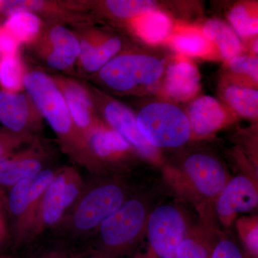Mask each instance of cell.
<instances>
[{"mask_svg": "<svg viewBox=\"0 0 258 258\" xmlns=\"http://www.w3.org/2000/svg\"><path fill=\"white\" fill-rule=\"evenodd\" d=\"M0 258H18L15 254L0 252Z\"/></svg>", "mask_w": 258, "mask_h": 258, "instance_id": "37", "label": "cell"}, {"mask_svg": "<svg viewBox=\"0 0 258 258\" xmlns=\"http://www.w3.org/2000/svg\"><path fill=\"white\" fill-rule=\"evenodd\" d=\"M258 205L257 185L250 177L230 178L215 200V211L222 225L230 227L239 214L252 211Z\"/></svg>", "mask_w": 258, "mask_h": 258, "instance_id": "9", "label": "cell"}, {"mask_svg": "<svg viewBox=\"0 0 258 258\" xmlns=\"http://www.w3.org/2000/svg\"><path fill=\"white\" fill-rule=\"evenodd\" d=\"M43 6L42 2L38 1H0V12L10 16L15 13L41 9Z\"/></svg>", "mask_w": 258, "mask_h": 258, "instance_id": "32", "label": "cell"}, {"mask_svg": "<svg viewBox=\"0 0 258 258\" xmlns=\"http://www.w3.org/2000/svg\"><path fill=\"white\" fill-rule=\"evenodd\" d=\"M121 47V42L117 37L108 39L101 43L83 40L81 43L80 58L84 69L89 72L101 71Z\"/></svg>", "mask_w": 258, "mask_h": 258, "instance_id": "20", "label": "cell"}, {"mask_svg": "<svg viewBox=\"0 0 258 258\" xmlns=\"http://www.w3.org/2000/svg\"><path fill=\"white\" fill-rule=\"evenodd\" d=\"M210 258H247L237 243L224 237L214 243Z\"/></svg>", "mask_w": 258, "mask_h": 258, "instance_id": "29", "label": "cell"}, {"mask_svg": "<svg viewBox=\"0 0 258 258\" xmlns=\"http://www.w3.org/2000/svg\"><path fill=\"white\" fill-rule=\"evenodd\" d=\"M50 40L52 50L47 56L49 66L58 70L72 66L81 53L77 38L67 29L57 26L51 30Z\"/></svg>", "mask_w": 258, "mask_h": 258, "instance_id": "14", "label": "cell"}, {"mask_svg": "<svg viewBox=\"0 0 258 258\" xmlns=\"http://www.w3.org/2000/svg\"><path fill=\"white\" fill-rule=\"evenodd\" d=\"M32 258H71V251L63 247H54L40 252Z\"/></svg>", "mask_w": 258, "mask_h": 258, "instance_id": "35", "label": "cell"}, {"mask_svg": "<svg viewBox=\"0 0 258 258\" xmlns=\"http://www.w3.org/2000/svg\"><path fill=\"white\" fill-rule=\"evenodd\" d=\"M225 98L230 106L242 116L252 118L257 116V90L233 85L226 88Z\"/></svg>", "mask_w": 258, "mask_h": 258, "instance_id": "23", "label": "cell"}, {"mask_svg": "<svg viewBox=\"0 0 258 258\" xmlns=\"http://www.w3.org/2000/svg\"><path fill=\"white\" fill-rule=\"evenodd\" d=\"M71 258H111L93 249L79 252H71Z\"/></svg>", "mask_w": 258, "mask_h": 258, "instance_id": "36", "label": "cell"}, {"mask_svg": "<svg viewBox=\"0 0 258 258\" xmlns=\"http://www.w3.org/2000/svg\"><path fill=\"white\" fill-rule=\"evenodd\" d=\"M28 140V137H24L23 134L0 130V159L9 157L24 142Z\"/></svg>", "mask_w": 258, "mask_h": 258, "instance_id": "31", "label": "cell"}, {"mask_svg": "<svg viewBox=\"0 0 258 258\" xmlns=\"http://www.w3.org/2000/svg\"><path fill=\"white\" fill-rule=\"evenodd\" d=\"M149 215L143 200L127 199L88 236L93 238L91 249L111 258L127 253L145 232Z\"/></svg>", "mask_w": 258, "mask_h": 258, "instance_id": "2", "label": "cell"}, {"mask_svg": "<svg viewBox=\"0 0 258 258\" xmlns=\"http://www.w3.org/2000/svg\"><path fill=\"white\" fill-rule=\"evenodd\" d=\"M203 32L212 44H216L227 60H231L242 51V44L237 34L221 20H209L204 26Z\"/></svg>", "mask_w": 258, "mask_h": 258, "instance_id": "21", "label": "cell"}, {"mask_svg": "<svg viewBox=\"0 0 258 258\" xmlns=\"http://www.w3.org/2000/svg\"><path fill=\"white\" fill-rule=\"evenodd\" d=\"M183 171L191 188L207 199L216 200L230 179L221 163L206 154L198 153L186 158Z\"/></svg>", "mask_w": 258, "mask_h": 258, "instance_id": "8", "label": "cell"}, {"mask_svg": "<svg viewBox=\"0 0 258 258\" xmlns=\"http://www.w3.org/2000/svg\"><path fill=\"white\" fill-rule=\"evenodd\" d=\"M83 186L82 176L74 167H64L55 171L42 195L27 243L60 224L81 195Z\"/></svg>", "mask_w": 258, "mask_h": 258, "instance_id": "3", "label": "cell"}, {"mask_svg": "<svg viewBox=\"0 0 258 258\" xmlns=\"http://www.w3.org/2000/svg\"><path fill=\"white\" fill-rule=\"evenodd\" d=\"M190 228L184 214L172 205H163L149 212L145 232L149 240L147 255L138 258H174L176 249Z\"/></svg>", "mask_w": 258, "mask_h": 258, "instance_id": "6", "label": "cell"}, {"mask_svg": "<svg viewBox=\"0 0 258 258\" xmlns=\"http://www.w3.org/2000/svg\"><path fill=\"white\" fill-rule=\"evenodd\" d=\"M164 73V66L152 56L127 55L110 60L100 71L103 82L118 91H128L139 86H152Z\"/></svg>", "mask_w": 258, "mask_h": 258, "instance_id": "7", "label": "cell"}, {"mask_svg": "<svg viewBox=\"0 0 258 258\" xmlns=\"http://www.w3.org/2000/svg\"><path fill=\"white\" fill-rule=\"evenodd\" d=\"M136 34L149 44H159L169 38L171 21L167 15L154 10L133 18L132 21Z\"/></svg>", "mask_w": 258, "mask_h": 258, "instance_id": "17", "label": "cell"}, {"mask_svg": "<svg viewBox=\"0 0 258 258\" xmlns=\"http://www.w3.org/2000/svg\"><path fill=\"white\" fill-rule=\"evenodd\" d=\"M26 97L20 93L0 91V122L8 130L23 134L30 123Z\"/></svg>", "mask_w": 258, "mask_h": 258, "instance_id": "16", "label": "cell"}, {"mask_svg": "<svg viewBox=\"0 0 258 258\" xmlns=\"http://www.w3.org/2000/svg\"><path fill=\"white\" fill-rule=\"evenodd\" d=\"M43 164V156L34 149L15 152L0 159V191L45 170Z\"/></svg>", "mask_w": 258, "mask_h": 258, "instance_id": "11", "label": "cell"}, {"mask_svg": "<svg viewBox=\"0 0 258 258\" xmlns=\"http://www.w3.org/2000/svg\"><path fill=\"white\" fill-rule=\"evenodd\" d=\"M169 45L181 55L205 57L211 55L214 45L199 29L180 27L168 38Z\"/></svg>", "mask_w": 258, "mask_h": 258, "instance_id": "19", "label": "cell"}, {"mask_svg": "<svg viewBox=\"0 0 258 258\" xmlns=\"http://www.w3.org/2000/svg\"><path fill=\"white\" fill-rule=\"evenodd\" d=\"M60 91L63 95L74 125L86 138L87 134L93 128L91 103L88 95L79 85L72 82L62 83Z\"/></svg>", "mask_w": 258, "mask_h": 258, "instance_id": "15", "label": "cell"}, {"mask_svg": "<svg viewBox=\"0 0 258 258\" xmlns=\"http://www.w3.org/2000/svg\"><path fill=\"white\" fill-rule=\"evenodd\" d=\"M86 139L92 155L101 159L118 157L130 147V144L113 128L93 127Z\"/></svg>", "mask_w": 258, "mask_h": 258, "instance_id": "18", "label": "cell"}, {"mask_svg": "<svg viewBox=\"0 0 258 258\" xmlns=\"http://www.w3.org/2000/svg\"><path fill=\"white\" fill-rule=\"evenodd\" d=\"M4 25L21 43L35 38L40 30V22L36 15L23 12L10 15Z\"/></svg>", "mask_w": 258, "mask_h": 258, "instance_id": "24", "label": "cell"}, {"mask_svg": "<svg viewBox=\"0 0 258 258\" xmlns=\"http://www.w3.org/2000/svg\"><path fill=\"white\" fill-rule=\"evenodd\" d=\"M10 237H11L10 222L5 207V196L0 191V249Z\"/></svg>", "mask_w": 258, "mask_h": 258, "instance_id": "34", "label": "cell"}, {"mask_svg": "<svg viewBox=\"0 0 258 258\" xmlns=\"http://www.w3.org/2000/svg\"><path fill=\"white\" fill-rule=\"evenodd\" d=\"M214 243L203 229H190L176 249L174 258H210Z\"/></svg>", "mask_w": 258, "mask_h": 258, "instance_id": "22", "label": "cell"}, {"mask_svg": "<svg viewBox=\"0 0 258 258\" xmlns=\"http://www.w3.org/2000/svg\"><path fill=\"white\" fill-rule=\"evenodd\" d=\"M24 77L23 67L17 55L1 57L0 84L7 91L16 93L21 89Z\"/></svg>", "mask_w": 258, "mask_h": 258, "instance_id": "25", "label": "cell"}, {"mask_svg": "<svg viewBox=\"0 0 258 258\" xmlns=\"http://www.w3.org/2000/svg\"><path fill=\"white\" fill-rule=\"evenodd\" d=\"M253 50L255 53H257V42H254L253 45Z\"/></svg>", "mask_w": 258, "mask_h": 258, "instance_id": "38", "label": "cell"}, {"mask_svg": "<svg viewBox=\"0 0 258 258\" xmlns=\"http://www.w3.org/2000/svg\"><path fill=\"white\" fill-rule=\"evenodd\" d=\"M191 133L206 136L221 128L226 121V113L221 104L211 96L195 100L188 112Z\"/></svg>", "mask_w": 258, "mask_h": 258, "instance_id": "13", "label": "cell"}, {"mask_svg": "<svg viewBox=\"0 0 258 258\" xmlns=\"http://www.w3.org/2000/svg\"><path fill=\"white\" fill-rule=\"evenodd\" d=\"M105 116L113 128L144 157L154 161L159 159L157 148L144 138L139 130L137 118L128 108L120 103L111 102L105 108Z\"/></svg>", "mask_w": 258, "mask_h": 258, "instance_id": "10", "label": "cell"}, {"mask_svg": "<svg viewBox=\"0 0 258 258\" xmlns=\"http://www.w3.org/2000/svg\"><path fill=\"white\" fill-rule=\"evenodd\" d=\"M228 18L234 30L240 36L248 37L257 34V15L245 5H237L231 10Z\"/></svg>", "mask_w": 258, "mask_h": 258, "instance_id": "26", "label": "cell"}, {"mask_svg": "<svg viewBox=\"0 0 258 258\" xmlns=\"http://www.w3.org/2000/svg\"><path fill=\"white\" fill-rule=\"evenodd\" d=\"M127 199L126 187L117 180L84 185L81 195L56 227H60L71 239L88 237Z\"/></svg>", "mask_w": 258, "mask_h": 258, "instance_id": "1", "label": "cell"}, {"mask_svg": "<svg viewBox=\"0 0 258 258\" xmlns=\"http://www.w3.org/2000/svg\"><path fill=\"white\" fill-rule=\"evenodd\" d=\"M237 229L244 248L253 258L257 257V217H241L237 220Z\"/></svg>", "mask_w": 258, "mask_h": 258, "instance_id": "28", "label": "cell"}, {"mask_svg": "<svg viewBox=\"0 0 258 258\" xmlns=\"http://www.w3.org/2000/svg\"><path fill=\"white\" fill-rule=\"evenodd\" d=\"M19 45L20 42L6 27L0 26V55L2 57L16 55Z\"/></svg>", "mask_w": 258, "mask_h": 258, "instance_id": "33", "label": "cell"}, {"mask_svg": "<svg viewBox=\"0 0 258 258\" xmlns=\"http://www.w3.org/2000/svg\"><path fill=\"white\" fill-rule=\"evenodd\" d=\"M55 171L45 169L8 189L5 203L15 248L27 244L42 195L55 176Z\"/></svg>", "mask_w": 258, "mask_h": 258, "instance_id": "4", "label": "cell"}, {"mask_svg": "<svg viewBox=\"0 0 258 258\" xmlns=\"http://www.w3.org/2000/svg\"><path fill=\"white\" fill-rule=\"evenodd\" d=\"M106 4L112 14L122 18H134L156 8L154 2L148 0H110Z\"/></svg>", "mask_w": 258, "mask_h": 258, "instance_id": "27", "label": "cell"}, {"mask_svg": "<svg viewBox=\"0 0 258 258\" xmlns=\"http://www.w3.org/2000/svg\"><path fill=\"white\" fill-rule=\"evenodd\" d=\"M230 67L233 72L245 74L252 78L254 82L258 80V61L257 57L237 55L230 60Z\"/></svg>", "mask_w": 258, "mask_h": 258, "instance_id": "30", "label": "cell"}, {"mask_svg": "<svg viewBox=\"0 0 258 258\" xmlns=\"http://www.w3.org/2000/svg\"><path fill=\"white\" fill-rule=\"evenodd\" d=\"M139 130L155 148L181 147L191 135L187 115L177 106L168 103H153L139 112Z\"/></svg>", "mask_w": 258, "mask_h": 258, "instance_id": "5", "label": "cell"}, {"mask_svg": "<svg viewBox=\"0 0 258 258\" xmlns=\"http://www.w3.org/2000/svg\"><path fill=\"white\" fill-rule=\"evenodd\" d=\"M254 258H257V257H254Z\"/></svg>", "mask_w": 258, "mask_h": 258, "instance_id": "39", "label": "cell"}, {"mask_svg": "<svg viewBox=\"0 0 258 258\" xmlns=\"http://www.w3.org/2000/svg\"><path fill=\"white\" fill-rule=\"evenodd\" d=\"M200 74L196 66L186 60H176L168 67L164 80V91L176 101L192 98L200 88Z\"/></svg>", "mask_w": 258, "mask_h": 258, "instance_id": "12", "label": "cell"}]
</instances>
